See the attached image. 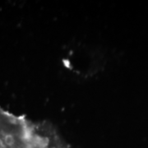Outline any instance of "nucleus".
Listing matches in <instances>:
<instances>
[{
  "mask_svg": "<svg viewBox=\"0 0 148 148\" xmlns=\"http://www.w3.org/2000/svg\"><path fill=\"white\" fill-rule=\"evenodd\" d=\"M14 148H70L56 127L42 122L40 127Z\"/></svg>",
  "mask_w": 148,
  "mask_h": 148,
  "instance_id": "nucleus-1",
  "label": "nucleus"
},
{
  "mask_svg": "<svg viewBox=\"0 0 148 148\" xmlns=\"http://www.w3.org/2000/svg\"><path fill=\"white\" fill-rule=\"evenodd\" d=\"M27 119L25 116L14 114L0 106V137L18 129Z\"/></svg>",
  "mask_w": 148,
  "mask_h": 148,
  "instance_id": "nucleus-2",
  "label": "nucleus"
},
{
  "mask_svg": "<svg viewBox=\"0 0 148 148\" xmlns=\"http://www.w3.org/2000/svg\"><path fill=\"white\" fill-rule=\"evenodd\" d=\"M27 128L21 127L15 132L8 133L0 137V148H13L17 143L26 137Z\"/></svg>",
  "mask_w": 148,
  "mask_h": 148,
  "instance_id": "nucleus-3",
  "label": "nucleus"
}]
</instances>
